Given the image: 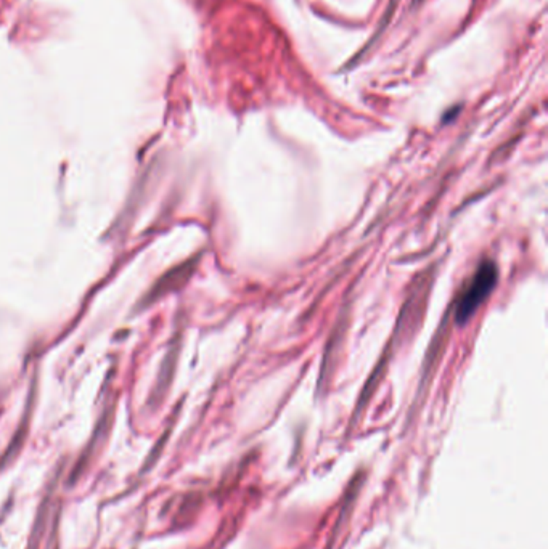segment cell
Listing matches in <instances>:
<instances>
[{"instance_id":"2","label":"cell","mask_w":548,"mask_h":549,"mask_svg":"<svg viewBox=\"0 0 548 549\" xmlns=\"http://www.w3.org/2000/svg\"><path fill=\"white\" fill-rule=\"evenodd\" d=\"M191 268H193V262H188L185 263L182 267H177L174 272L168 273L166 277L161 278V281H159L156 286H154L153 293H152V300H154L159 296H163V294H166L168 291H170V286H172L174 279L177 278H188L190 273H191Z\"/></svg>"},{"instance_id":"1","label":"cell","mask_w":548,"mask_h":549,"mask_svg":"<svg viewBox=\"0 0 548 549\" xmlns=\"http://www.w3.org/2000/svg\"><path fill=\"white\" fill-rule=\"evenodd\" d=\"M499 279L497 265L492 261H484L478 267V270L469 279V283L460 293L455 305V321L458 325H465L473 317L474 312L483 305V302L492 294Z\"/></svg>"}]
</instances>
